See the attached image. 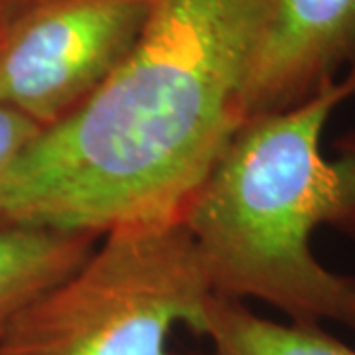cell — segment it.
<instances>
[{
  "instance_id": "6da1fadb",
  "label": "cell",
  "mask_w": 355,
  "mask_h": 355,
  "mask_svg": "<svg viewBox=\"0 0 355 355\" xmlns=\"http://www.w3.org/2000/svg\"><path fill=\"white\" fill-rule=\"evenodd\" d=\"M272 0H154L137 44L0 176V229L105 233L182 221L245 123Z\"/></svg>"
},
{
  "instance_id": "7a4b0ae2",
  "label": "cell",
  "mask_w": 355,
  "mask_h": 355,
  "mask_svg": "<svg viewBox=\"0 0 355 355\" xmlns=\"http://www.w3.org/2000/svg\"><path fill=\"white\" fill-rule=\"evenodd\" d=\"M354 95L355 69L235 132L182 217L214 294L355 331V277L328 270L310 247L320 225L355 233V146L322 153L330 114Z\"/></svg>"
},
{
  "instance_id": "3957f363",
  "label": "cell",
  "mask_w": 355,
  "mask_h": 355,
  "mask_svg": "<svg viewBox=\"0 0 355 355\" xmlns=\"http://www.w3.org/2000/svg\"><path fill=\"white\" fill-rule=\"evenodd\" d=\"M211 294L182 221L113 229L14 318L0 355H170L178 326L202 334Z\"/></svg>"
},
{
  "instance_id": "277c9868",
  "label": "cell",
  "mask_w": 355,
  "mask_h": 355,
  "mask_svg": "<svg viewBox=\"0 0 355 355\" xmlns=\"http://www.w3.org/2000/svg\"><path fill=\"white\" fill-rule=\"evenodd\" d=\"M154 0H32L0 42V105L46 128L77 109L137 44Z\"/></svg>"
},
{
  "instance_id": "5b68a950",
  "label": "cell",
  "mask_w": 355,
  "mask_h": 355,
  "mask_svg": "<svg viewBox=\"0 0 355 355\" xmlns=\"http://www.w3.org/2000/svg\"><path fill=\"white\" fill-rule=\"evenodd\" d=\"M355 69V0H272L243 87L245 121L292 109Z\"/></svg>"
},
{
  "instance_id": "8992f818",
  "label": "cell",
  "mask_w": 355,
  "mask_h": 355,
  "mask_svg": "<svg viewBox=\"0 0 355 355\" xmlns=\"http://www.w3.org/2000/svg\"><path fill=\"white\" fill-rule=\"evenodd\" d=\"M97 239L55 229H0V336L32 300L81 266Z\"/></svg>"
},
{
  "instance_id": "52a82bcc",
  "label": "cell",
  "mask_w": 355,
  "mask_h": 355,
  "mask_svg": "<svg viewBox=\"0 0 355 355\" xmlns=\"http://www.w3.org/2000/svg\"><path fill=\"white\" fill-rule=\"evenodd\" d=\"M202 336L209 338L214 355H355L322 326L265 320L241 300L217 294L205 304Z\"/></svg>"
},
{
  "instance_id": "ba28073f",
  "label": "cell",
  "mask_w": 355,
  "mask_h": 355,
  "mask_svg": "<svg viewBox=\"0 0 355 355\" xmlns=\"http://www.w3.org/2000/svg\"><path fill=\"white\" fill-rule=\"evenodd\" d=\"M40 127L30 116L0 105V176L12 166L26 146L40 135Z\"/></svg>"
},
{
  "instance_id": "9c48e42d",
  "label": "cell",
  "mask_w": 355,
  "mask_h": 355,
  "mask_svg": "<svg viewBox=\"0 0 355 355\" xmlns=\"http://www.w3.org/2000/svg\"><path fill=\"white\" fill-rule=\"evenodd\" d=\"M26 4V0H0V18H12Z\"/></svg>"
},
{
  "instance_id": "30bf717a",
  "label": "cell",
  "mask_w": 355,
  "mask_h": 355,
  "mask_svg": "<svg viewBox=\"0 0 355 355\" xmlns=\"http://www.w3.org/2000/svg\"><path fill=\"white\" fill-rule=\"evenodd\" d=\"M12 18H14V16H12ZM12 18H0V42H2V36H4V32H6V26H8V22H10Z\"/></svg>"
},
{
  "instance_id": "8fae6325",
  "label": "cell",
  "mask_w": 355,
  "mask_h": 355,
  "mask_svg": "<svg viewBox=\"0 0 355 355\" xmlns=\"http://www.w3.org/2000/svg\"><path fill=\"white\" fill-rule=\"evenodd\" d=\"M26 2H32V0H26Z\"/></svg>"
}]
</instances>
